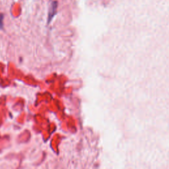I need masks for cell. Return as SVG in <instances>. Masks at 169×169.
I'll list each match as a JSON object with an SVG mask.
<instances>
[{"label":"cell","instance_id":"1","mask_svg":"<svg viewBox=\"0 0 169 169\" xmlns=\"http://www.w3.org/2000/svg\"><path fill=\"white\" fill-rule=\"evenodd\" d=\"M3 19H4V15H0V28L3 27Z\"/></svg>","mask_w":169,"mask_h":169}]
</instances>
